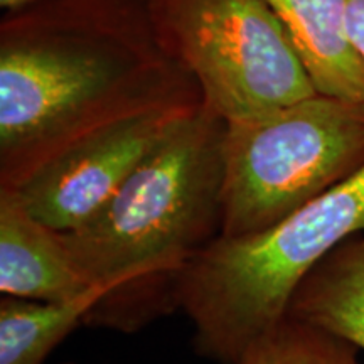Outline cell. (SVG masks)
<instances>
[{"mask_svg": "<svg viewBox=\"0 0 364 364\" xmlns=\"http://www.w3.org/2000/svg\"><path fill=\"white\" fill-rule=\"evenodd\" d=\"M203 103L167 54L150 0H39L0 22V186L122 118Z\"/></svg>", "mask_w": 364, "mask_h": 364, "instance_id": "cell-1", "label": "cell"}, {"mask_svg": "<svg viewBox=\"0 0 364 364\" xmlns=\"http://www.w3.org/2000/svg\"><path fill=\"white\" fill-rule=\"evenodd\" d=\"M225 130L201 103L88 221L63 233L85 280L107 289L85 326L135 332L176 311L182 272L221 235Z\"/></svg>", "mask_w": 364, "mask_h": 364, "instance_id": "cell-2", "label": "cell"}, {"mask_svg": "<svg viewBox=\"0 0 364 364\" xmlns=\"http://www.w3.org/2000/svg\"><path fill=\"white\" fill-rule=\"evenodd\" d=\"M364 230V169L253 235L218 236L182 272L177 309L193 326L198 356L236 364L289 316L304 279Z\"/></svg>", "mask_w": 364, "mask_h": 364, "instance_id": "cell-3", "label": "cell"}, {"mask_svg": "<svg viewBox=\"0 0 364 364\" xmlns=\"http://www.w3.org/2000/svg\"><path fill=\"white\" fill-rule=\"evenodd\" d=\"M364 169V103L326 95L226 122L221 236L275 225Z\"/></svg>", "mask_w": 364, "mask_h": 364, "instance_id": "cell-4", "label": "cell"}, {"mask_svg": "<svg viewBox=\"0 0 364 364\" xmlns=\"http://www.w3.org/2000/svg\"><path fill=\"white\" fill-rule=\"evenodd\" d=\"M150 17L162 48L225 122L317 93L267 0H150Z\"/></svg>", "mask_w": 364, "mask_h": 364, "instance_id": "cell-5", "label": "cell"}, {"mask_svg": "<svg viewBox=\"0 0 364 364\" xmlns=\"http://www.w3.org/2000/svg\"><path fill=\"white\" fill-rule=\"evenodd\" d=\"M199 105L156 108L100 127L59 150L12 189L53 230H76L125 184L176 122Z\"/></svg>", "mask_w": 364, "mask_h": 364, "instance_id": "cell-6", "label": "cell"}, {"mask_svg": "<svg viewBox=\"0 0 364 364\" xmlns=\"http://www.w3.org/2000/svg\"><path fill=\"white\" fill-rule=\"evenodd\" d=\"M61 231L27 209L16 189L0 186V292L34 300H68L91 289Z\"/></svg>", "mask_w": 364, "mask_h": 364, "instance_id": "cell-7", "label": "cell"}, {"mask_svg": "<svg viewBox=\"0 0 364 364\" xmlns=\"http://www.w3.org/2000/svg\"><path fill=\"white\" fill-rule=\"evenodd\" d=\"M318 95L364 103V61L348 27V0H267Z\"/></svg>", "mask_w": 364, "mask_h": 364, "instance_id": "cell-8", "label": "cell"}, {"mask_svg": "<svg viewBox=\"0 0 364 364\" xmlns=\"http://www.w3.org/2000/svg\"><path fill=\"white\" fill-rule=\"evenodd\" d=\"M289 316L364 353V230L332 250L299 285Z\"/></svg>", "mask_w": 364, "mask_h": 364, "instance_id": "cell-9", "label": "cell"}, {"mask_svg": "<svg viewBox=\"0 0 364 364\" xmlns=\"http://www.w3.org/2000/svg\"><path fill=\"white\" fill-rule=\"evenodd\" d=\"M107 295L95 285L68 300L0 299V364H44Z\"/></svg>", "mask_w": 364, "mask_h": 364, "instance_id": "cell-10", "label": "cell"}, {"mask_svg": "<svg viewBox=\"0 0 364 364\" xmlns=\"http://www.w3.org/2000/svg\"><path fill=\"white\" fill-rule=\"evenodd\" d=\"M236 364H361L359 349L321 327L287 316Z\"/></svg>", "mask_w": 364, "mask_h": 364, "instance_id": "cell-11", "label": "cell"}, {"mask_svg": "<svg viewBox=\"0 0 364 364\" xmlns=\"http://www.w3.org/2000/svg\"><path fill=\"white\" fill-rule=\"evenodd\" d=\"M348 27L354 49L364 61V0H348Z\"/></svg>", "mask_w": 364, "mask_h": 364, "instance_id": "cell-12", "label": "cell"}, {"mask_svg": "<svg viewBox=\"0 0 364 364\" xmlns=\"http://www.w3.org/2000/svg\"><path fill=\"white\" fill-rule=\"evenodd\" d=\"M34 2H39V0H0V7L4 9V12H9L16 11V9L31 6V4Z\"/></svg>", "mask_w": 364, "mask_h": 364, "instance_id": "cell-13", "label": "cell"}, {"mask_svg": "<svg viewBox=\"0 0 364 364\" xmlns=\"http://www.w3.org/2000/svg\"><path fill=\"white\" fill-rule=\"evenodd\" d=\"M66 364H73V363H66Z\"/></svg>", "mask_w": 364, "mask_h": 364, "instance_id": "cell-14", "label": "cell"}]
</instances>
